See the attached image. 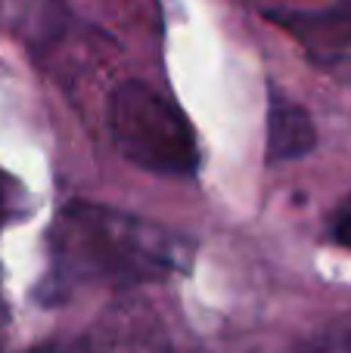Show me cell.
I'll return each mask as SVG.
<instances>
[{"label":"cell","instance_id":"cell-1","mask_svg":"<svg viewBox=\"0 0 351 353\" xmlns=\"http://www.w3.org/2000/svg\"><path fill=\"white\" fill-rule=\"evenodd\" d=\"M56 257L68 276L112 282H146L184 267L178 236L128 214L72 205L56 230Z\"/></svg>","mask_w":351,"mask_h":353},{"label":"cell","instance_id":"cell-2","mask_svg":"<svg viewBox=\"0 0 351 353\" xmlns=\"http://www.w3.org/2000/svg\"><path fill=\"white\" fill-rule=\"evenodd\" d=\"M109 128L131 165L153 174L190 176L199 149L184 112L143 81H124L109 99Z\"/></svg>","mask_w":351,"mask_h":353},{"label":"cell","instance_id":"cell-6","mask_svg":"<svg viewBox=\"0 0 351 353\" xmlns=\"http://www.w3.org/2000/svg\"><path fill=\"white\" fill-rule=\"evenodd\" d=\"M336 239H339L345 248H351V211H345L339 220H336Z\"/></svg>","mask_w":351,"mask_h":353},{"label":"cell","instance_id":"cell-5","mask_svg":"<svg viewBox=\"0 0 351 353\" xmlns=\"http://www.w3.org/2000/svg\"><path fill=\"white\" fill-rule=\"evenodd\" d=\"M314 143L317 130L308 112L283 97H271V105H267V161L283 165V161L305 159L314 149Z\"/></svg>","mask_w":351,"mask_h":353},{"label":"cell","instance_id":"cell-3","mask_svg":"<svg viewBox=\"0 0 351 353\" xmlns=\"http://www.w3.org/2000/svg\"><path fill=\"white\" fill-rule=\"evenodd\" d=\"M75 353H174V344L153 307L122 301L87 325Z\"/></svg>","mask_w":351,"mask_h":353},{"label":"cell","instance_id":"cell-4","mask_svg":"<svg viewBox=\"0 0 351 353\" xmlns=\"http://www.w3.org/2000/svg\"><path fill=\"white\" fill-rule=\"evenodd\" d=\"M267 19L292 31L311 53L330 56L351 47V0L308 12H267Z\"/></svg>","mask_w":351,"mask_h":353},{"label":"cell","instance_id":"cell-7","mask_svg":"<svg viewBox=\"0 0 351 353\" xmlns=\"http://www.w3.org/2000/svg\"><path fill=\"white\" fill-rule=\"evenodd\" d=\"M10 208V183L3 180V174H0V214Z\"/></svg>","mask_w":351,"mask_h":353}]
</instances>
